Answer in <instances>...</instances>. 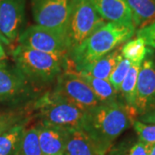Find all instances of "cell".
Here are the masks:
<instances>
[{
    "instance_id": "83f0119b",
    "label": "cell",
    "mask_w": 155,
    "mask_h": 155,
    "mask_svg": "<svg viewBox=\"0 0 155 155\" xmlns=\"http://www.w3.org/2000/svg\"><path fill=\"white\" fill-rule=\"evenodd\" d=\"M148 155H155V143L148 146Z\"/></svg>"
},
{
    "instance_id": "ffe728a7",
    "label": "cell",
    "mask_w": 155,
    "mask_h": 155,
    "mask_svg": "<svg viewBox=\"0 0 155 155\" xmlns=\"http://www.w3.org/2000/svg\"><path fill=\"white\" fill-rule=\"evenodd\" d=\"M106 155H148V146L137 137H128L113 145Z\"/></svg>"
},
{
    "instance_id": "cb8c5ba5",
    "label": "cell",
    "mask_w": 155,
    "mask_h": 155,
    "mask_svg": "<svg viewBox=\"0 0 155 155\" xmlns=\"http://www.w3.org/2000/svg\"><path fill=\"white\" fill-rule=\"evenodd\" d=\"M133 127L137 138L147 146L155 143V124L144 123L135 120Z\"/></svg>"
},
{
    "instance_id": "4316f807",
    "label": "cell",
    "mask_w": 155,
    "mask_h": 155,
    "mask_svg": "<svg viewBox=\"0 0 155 155\" xmlns=\"http://www.w3.org/2000/svg\"><path fill=\"white\" fill-rule=\"evenodd\" d=\"M4 42L2 41V40L0 38V63L3 62L4 61H5L7 55H6L5 51L4 48Z\"/></svg>"
},
{
    "instance_id": "9a60e30c",
    "label": "cell",
    "mask_w": 155,
    "mask_h": 155,
    "mask_svg": "<svg viewBox=\"0 0 155 155\" xmlns=\"http://www.w3.org/2000/svg\"><path fill=\"white\" fill-rule=\"evenodd\" d=\"M65 155H99L87 134L81 128L68 129Z\"/></svg>"
},
{
    "instance_id": "9c48e42d",
    "label": "cell",
    "mask_w": 155,
    "mask_h": 155,
    "mask_svg": "<svg viewBox=\"0 0 155 155\" xmlns=\"http://www.w3.org/2000/svg\"><path fill=\"white\" fill-rule=\"evenodd\" d=\"M53 92L84 112L100 104L89 84L78 72L67 69L57 78Z\"/></svg>"
},
{
    "instance_id": "52a82bcc",
    "label": "cell",
    "mask_w": 155,
    "mask_h": 155,
    "mask_svg": "<svg viewBox=\"0 0 155 155\" xmlns=\"http://www.w3.org/2000/svg\"><path fill=\"white\" fill-rule=\"evenodd\" d=\"M35 86L28 81L16 66L0 63V104L23 106L34 103L38 97Z\"/></svg>"
},
{
    "instance_id": "6da1fadb",
    "label": "cell",
    "mask_w": 155,
    "mask_h": 155,
    "mask_svg": "<svg viewBox=\"0 0 155 155\" xmlns=\"http://www.w3.org/2000/svg\"><path fill=\"white\" fill-rule=\"evenodd\" d=\"M135 112L122 102L98 106L84 113L81 129L87 134L99 155H106L124 131L133 126Z\"/></svg>"
},
{
    "instance_id": "5bb4252c",
    "label": "cell",
    "mask_w": 155,
    "mask_h": 155,
    "mask_svg": "<svg viewBox=\"0 0 155 155\" xmlns=\"http://www.w3.org/2000/svg\"><path fill=\"white\" fill-rule=\"evenodd\" d=\"M122 46L116 48L105 55L102 56L78 73L87 74L91 77L108 80L111 72L123 58L122 55Z\"/></svg>"
},
{
    "instance_id": "30bf717a",
    "label": "cell",
    "mask_w": 155,
    "mask_h": 155,
    "mask_svg": "<svg viewBox=\"0 0 155 155\" xmlns=\"http://www.w3.org/2000/svg\"><path fill=\"white\" fill-rule=\"evenodd\" d=\"M74 0H30L35 24L67 31Z\"/></svg>"
},
{
    "instance_id": "ac0fdd59",
    "label": "cell",
    "mask_w": 155,
    "mask_h": 155,
    "mask_svg": "<svg viewBox=\"0 0 155 155\" xmlns=\"http://www.w3.org/2000/svg\"><path fill=\"white\" fill-rule=\"evenodd\" d=\"M140 65L141 63H131L127 76L124 78L119 91V94L122 103L132 110H134V107L136 86H137V80H138Z\"/></svg>"
},
{
    "instance_id": "603a6c76",
    "label": "cell",
    "mask_w": 155,
    "mask_h": 155,
    "mask_svg": "<svg viewBox=\"0 0 155 155\" xmlns=\"http://www.w3.org/2000/svg\"><path fill=\"white\" fill-rule=\"evenodd\" d=\"M24 110L17 109L0 111V135L17 124L28 122L26 110Z\"/></svg>"
},
{
    "instance_id": "e0dca14e",
    "label": "cell",
    "mask_w": 155,
    "mask_h": 155,
    "mask_svg": "<svg viewBox=\"0 0 155 155\" xmlns=\"http://www.w3.org/2000/svg\"><path fill=\"white\" fill-rule=\"evenodd\" d=\"M134 27L142 28L155 22V0H127Z\"/></svg>"
},
{
    "instance_id": "277c9868",
    "label": "cell",
    "mask_w": 155,
    "mask_h": 155,
    "mask_svg": "<svg viewBox=\"0 0 155 155\" xmlns=\"http://www.w3.org/2000/svg\"><path fill=\"white\" fill-rule=\"evenodd\" d=\"M40 122L64 128H81L84 113L53 91L45 93L33 103Z\"/></svg>"
},
{
    "instance_id": "7402d4cb",
    "label": "cell",
    "mask_w": 155,
    "mask_h": 155,
    "mask_svg": "<svg viewBox=\"0 0 155 155\" xmlns=\"http://www.w3.org/2000/svg\"><path fill=\"white\" fill-rule=\"evenodd\" d=\"M18 155H43L36 127L25 129L20 143Z\"/></svg>"
},
{
    "instance_id": "f1b7e54d",
    "label": "cell",
    "mask_w": 155,
    "mask_h": 155,
    "mask_svg": "<svg viewBox=\"0 0 155 155\" xmlns=\"http://www.w3.org/2000/svg\"><path fill=\"white\" fill-rule=\"evenodd\" d=\"M60 155H65V153H63V154H60Z\"/></svg>"
},
{
    "instance_id": "484cf974",
    "label": "cell",
    "mask_w": 155,
    "mask_h": 155,
    "mask_svg": "<svg viewBox=\"0 0 155 155\" xmlns=\"http://www.w3.org/2000/svg\"><path fill=\"white\" fill-rule=\"evenodd\" d=\"M136 35L142 39L147 46L151 47V48H155V22L144 28L137 29Z\"/></svg>"
},
{
    "instance_id": "8fae6325",
    "label": "cell",
    "mask_w": 155,
    "mask_h": 155,
    "mask_svg": "<svg viewBox=\"0 0 155 155\" xmlns=\"http://www.w3.org/2000/svg\"><path fill=\"white\" fill-rule=\"evenodd\" d=\"M26 0H0V38L6 45L16 41L22 32Z\"/></svg>"
},
{
    "instance_id": "2e32d148",
    "label": "cell",
    "mask_w": 155,
    "mask_h": 155,
    "mask_svg": "<svg viewBox=\"0 0 155 155\" xmlns=\"http://www.w3.org/2000/svg\"><path fill=\"white\" fill-rule=\"evenodd\" d=\"M79 74L92 90L95 96L99 101L100 104L110 105L122 102L119 92L116 91L115 88L111 85V84L109 82V80L91 77L90 75L83 73Z\"/></svg>"
},
{
    "instance_id": "3957f363",
    "label": "cell",
    "mask_w": 155,
    "mask_h": 155,
    "mask_svg": "<svg viewBox=\"0 0 155 155\" xmlns=\"http://www.w3.org/2000/svg\"><path fill=\"white\" fill-rule=\"evenodd\" d=\"M15 66L35 86L55 82L68 68L67 55L48 54L17 45L12 51Z\"/></svg>"
},
{
    "instance_id": "4fadbf2b",
    "label": "cell",
    "mask_w": 155,
    "mask_h": 155,
    "mask_svg": "<svg viewBox=\"0 0 155 155\" xmlns=\"http://www.w3.org/2000/svg\"><path fill=\"white\" fill-rule=\"evenodd\" d=\"M105 22L133 24L132 11L127 0H91ZM134 25V24H133Z\"/></svg>"
},
{
    "instance_id": "5b68a950",
    "label": "cell",
    "mask_w": 155,
    "mask_h": 155,
    "mask_svg": "<svg viewBox=\"0 0 155 155\" xmlns=\"http://www.w3.org/2000/svg\"><path fill=\"white\" fill-rule=\"evenodd\" d=\"M134 110L136 120L155 124V53L151 48L139 71Z\"/></svg>"
},
{
    "instance_id": "7a4b0ae2",
    "label": "cell",
    "mask_w": 155,
    "mask_h": 155,
    "mask_svg": "<svg viewBox=\"0 0 155 155\" xmlns=\"http://www.w3.org/2000/svg\"><path fill=\"white\" fill-rule=\"evenodd\" d=\"M135 33L133 24L106 22L67 55L69 70L80 72L92 62L124 44Z\"/></svg>"
},
{
    "instance_id": "7c38bea8",
    "label": "cell",
    "mask_w": 155,
    "mask_h": 155,
    "mask_svg": "<svg viewBox=\"0 0 155 155\" xmlns=\"http://www.w3.org/2000/svg\"><path fill=\"white\" fill-rule=\"evenodd\" d=\"M43 155L63 154L66 149L68 128L39 122L35 126Z\"/></svg>"
},
{
    "instance_id": "44dd1931",
    "label": "cell",
    "mask_w": 155,
    "mask_h": 155,
    "mask_svg": "<svg viewBox=\"0 0 155 155\" xmlns=\"http://www.w3.org/2000/svg\"><path fill=\"white\" fill-rule=\"evenodd\" d=\"M148 49L141 38L129 39L122 46V55L130 63H142Z\"/></svg>"
},
{
    "instance_id": "ba28073f",
    "label": "cell",
    "mask_w": 155,
    "mask_h": 155,
    "mask_svg": "<svg viewBox=\"0 0 155 155\" xmlns=\"http://www.w3.org/2000/svg\"><path fill=\"white\" fill-rule=\"evenodd\" d=\"M17 41L18 45L48 54L67 55L70 50L66 30L37 24L23 29Z\"/></svg>"
},
{
    "instance_id": "d6986e66",
    "label": "cell",
    "mask_w": 155,
    "mask_h": 155,
    "mask_svg": "<svg viewBox=\"0 0 155 155\" xmlns=\"http://www.w3.org/2000/svg\"><path fill=\"white\" fill-rule=\"evenodd\" d=\"M26 122L17 124L0 135V155H18Z\"/></svg>"
},
{
    "instance_id": "d4e9b609",
    "label": "cell",
    "mask_w": 155,
    "mask_h": 155,
    "mask_svg": "<svg viewBox=\"0 0 155 155\" xmlns=\"http://www.w3.org/2000/svg\"><path fill=\"white\" fill-rule=\"evenodd\" d=\"M130 66H131L130 61L122 58L121 61L117 64L116 68L113 70V72H111L110 76L108 79L109 82L111 84V85L118 92L120 91L121 85H122V83L123 82L124 78L127 76Z\"/></svg>"
},
{
    "instance_id": "8992f818",
    "label": "cell",
    "mask_w": 155,
    "mask_h": 155,
    "mask_svg": "<svg viewBox=\"0 0 155 155\" xmlns=\"http://www.w3.org/2000/svg\"><path fill=\"white\" fill-rule=\"evenodd\" d=\"M105 22L91 0H74L67 24L70 50L81 44Z\"/></svg>"
}]
</instances>
